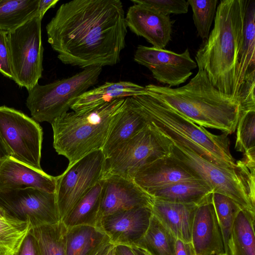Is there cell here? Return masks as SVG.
I'll return each instance as SVG.
<instances>
[{
  "label": "cell",
  "instance_id": "5b68a950",
  "mask_svg": "<svg viewBox=\"0 0 255 255\" xmlns=\"http://www.w3.org/2000/svg\"><path fill=\"white\" fill-rule=\"evenodd\" d=\"M125 98L89 109L68 112L51 123L53 147L70 166L85 156L103 149L113 120Z\"/></svg>",
  "mask_w": 255,
  "mask_h": 255
},
{
  "label": "cell",
  "instance_id": "484cf974",
  "mask_svg": "<svg viewBox=\"0 0 255 255\" xmlns=\"http://www.w3.org/2000/svg\"><path fill=\"white\" fill-rule=\"evenodd\" d=\"M103 181L101 180L79 201L62 221L68 227L87 225L98 228Z\"/></svg>",
  "mask_w": 255,
  "mask_h": 255
},
{
  "label": "cell",
  "instance_id": "277c9868",
  "mask_svg": "<svg viewBox=\"0 0 255 255\" xmlns=\"http://www.w3.org/2000/svg\"><path fill=\"white\" fill-rule=\"evenodd\" d=\"M134 97L148 125L159 133L215 164L227 168L238 166L230 151L228 133H211L147 92Z\"/></svg>",
  "mask_w": 255,
  "mask_h": 255
},
{
  "label": "cell",
  "instance_id": "1f68e13d",
  "mask_svg": "<svg viewBox=\"0 0 255 255\" xmlns=\"http://www.w3.org/2000/svg\"><path fill=\"white\" fill-rule=\"evenodd\" d=\"M32 228L29 221L0 216V255H14Z\"/></svg>",
  "mask_w": 255,
  "mask_h": 255
},
{
  "label": "cell",
  "instance_id": "d4e9b609",
  "mask_svg": "<svg viewBox=\"0 0 255 255\" xmlns=\"http://www.w3.org/2000/svg\"><path fill=\"white\" fill-rule=\"evenodd\" d=\"M255 213L241 209L233 224L228 255H255Z\"/></svg>",
  "mask_w": 255,
  "mask_h": 255
},
{
  "label": "cell",
  "instance_id": "9c48e42d",
  "mask_svg": "<svg viewBox=\"0 0 255 255\" xmlns=\"http://www.w3.org/2000/svg\"><path fill=\"white\" fill-rule=\"evenodd\" d=\"M41 20L36 15L7 35L12 80L28 91L38 84L43 71Z\"/></svg>",
  "mask_w": 255,
  "mask_h": 255
},
{
  "label": "cell",
  "instance_id": "4316f807",
  "mask_svg": "<svg viewBox=\"0 0 255 255\" xmlns=\"http://www.w3.org/2000/svg\"><path fill=\"white\" fill-rule=\"evenodd\" d=\"M39 0H0V30L9 33L38 15Z\"/></svg>",
  "mask_w": 255,
  "mask_h": 255
},
{
  "label": "cell",
  "instance_id": "8fae6325",
  "mask_svg": "<svg viewBox=\"0 0 255 255\" xmlns=\"http://www.w3.org/2000/svg\"><path fill=\"white\" fill-rule=\"evenodd\" d=\"M105 155L102 149L85 156L56 176L55 196L61 221L102 180Z\"/></svg>",
  "mask_w": 255,
  "mask_h": 255
},
{
  "label": "cell",
  "instance_id": "f35d334b",
  "mask_svg": "<svg viewBox=\"0 0 255 255\" xmlns=\"http://www.w3.org/2000/svg\"><path fill=\"white\" fill-rule=\"evenodd\" d=\"M114 246L108 237L105 240L94 248L89 255H106L108 251Z\"/></svg>",
  "mask_w": 255,
  "mask_h": 255
},
{
  "label": "cell",
  "instance_id": "4fadbf2b",
  "mask_svg": "<svg viewBox=\"0 0 255 255\" xmlns=\"http://www.w3.org/2000/svg\"><path fill=\"white\" fill-rule=\"evenodd\" d=\"M134 61L147 67L153 77L168 87L184 83L197 67L188 48L181 53L164 49L138 45L133 57Z\"/></svg>",
  "mask_w": 255,
  "mask_h": 255
},
{
  "label": "cell",
  "instance_id": "bcb514c9",
  "mask_svg": "<svg viewBox=\"0 0 255 255\" xmlns=\"http://www.w3.org/2000/svg\"><path fill=\"white\" fill-rule=\"evenodd\" d=\"M115 255H116V254H115Z\"/></svg>",
  "mask_w": 255,
  "mask_h": 255
},
{
  "label": "cell",
  "instance_id": "6da1fadb",
  "mask_svg": "<svg viewBox=\"0 0 255 255\" xmlns=\"http://www.w3.org/2000/svg\"><path fill=\"white\" fill-rule=\"evenodd\" d=\"M125 16L120 0L64 3L46 26L48 42L64 64L82 69L115 65L126 46Z\"/></svg>",
  "mask_w": 255,
  "mask_h": 255
},
{
  "label": "cell",
  "instance_id": "2e32d148",
  "mask_svg": "<svg viewBox=\"0 0 255 255\" xmlns=\"http://www.w3.org/2000/svg\"><path fill=\"white\" fill-rule=\"evenodd\" d=\"M212 193L198 205L194 214L191 243L195 255H216L225 253L222 235L212 202Z\"/></svg>",
  "mask_w": 255,
  "mask_h": 255
},
{
  "label": "cell",
  "instance_id": "f6af8a7d",
  "mask_svg": "<svg viewBox=\"0 0 255 255\" xmlns=\"http://www.w3.org/2000/svg\"><path fill=\"white\" fill-rule=\"evenodd\" d=\"M0 216H4V215H3L1 213V212L0 211Z\"/></svg>",
  "mask_w": 255,
  "mask_h": 255
},
{
  "label": "cell",
  "instance_id": "ee69618b",
  "mask_svg": "<svg viewBox=\"0 0 255 255\" xmlns=\"http://www.w3.org/2000/svg\"><path fill=\"white\" fill-rule=\"evenodd\" d=\"M216 255H227L226 253H223V254H221Z\"/></svg>",
  "mask_w": 255,
  "mask_h": 255
},
{
  "label": "cell",
  "instance_id": "7402d4cb",
  "mask_svg": "<svg viewBox=\"0 0 255 255\" xmlns=\"http://www.w3.org/2000/svg\"><path fill=\"white\" fill-rule=\"evenodd\" d=\"M198 205L168 202L153 199L152 214L178 240L191 242L194 214Z\"/></svg>",
  "mask_w": 255,
  "mask_h": 255
},
{
  "label": "cell",
  "instance_id": "30bf717a",
  "mask_svg": "<svg viewBox=\"0 0 255 255\" xmlns=\"http://www.w3.org/2000/svg\"><path fill=\"white\" fill-rule=\"evenodd\" d=\"M0 139L8 156L39 170L43 131L40 125L23 113L0 107Z\"/></svg>",
  "mask_w": 255,
  "mask_h": 255
},
{
  "label": "cell",
  "instance_id": "cb8c5ba5",
  "mask_svg": "<svg viewBox=\"0 0 255 255\" xmlns=\"http://www.w3.org/2000/svg\"><path fill=\"white\" fill-rule=\"evenodd\" d=\"M213 191L201 179L179 182L151 193L153 199L173 203L199 204Z\"/></svg>",
  "mask_w": 255,
  "mask_h": 255
},
{
  "label": "cell",
  "instance_id": "83f0119b",
  "mask_svg": "<svg viewBox=\"0 0 255 255\" xmlns=\"http://www.w3.org/2000/svg\"><path fill=\"white\" fill-rule=\"evenodd\" d=\"M68 227L62 221L32 227L41 255H66Z\"/></svg>",
  "mask_w": 255,
  "mask_h": 255
},
{
  "label": "cell",
  "instance_id": "f1b7e54d",
  "mask_svg": "<svg viewBox=\"0 0 255 255\" xmlns=\"http://www.w3.org/2000/svg\"><path fill=\"white\" fill-rule=\"evenodd\" d=\"M176 239L153 214L148 228L136 246L150 255H175Z\"/></svg>",
  "mask_w": 255,
  "mask_h": 255
},
{
  "label": "cell",
  "instance_id": "e0dca14e",
  "mask_svg": "<svg viewBox=\"0 0 255 255\" xmlns=\"http://www.w3.org/2000/svg\"><path fill=\"white\" fill-rule=\"evenodd\" d=\"M125 18L127 27L154 47L164 49L171 40L172 21L169 15L145 5L133 3L128 8Z\"/></svg>",
  "mask_w": 255,
  "mask_h": 255
},
{
  "label": "cell",
  "instance_id": "e575fe53",
  "mask_svg": "<svg viewBox=\"0 0 255 255\" xmlns=\"http://www.w3.org/2000/svg\"><path fill=\"white\" fill-rule=\"evenodd\" d=\"M133 3L148 6L164 15L184 14L188 11L189 4L185 0H131Z\"/></svg>",
  "mask_w": 255,
  "mask_h": 255
},
{
  "label": "cell",
  "instance_id": "603a6c76",
  "mask_svg": "<svg viewBox=\"0 0 255 255\" xmlns=\"http://www.w3.org/2000/svg\"><path fill=\"white\" fill-rule=\"evenodd\" d=\"M146 92L145 87L129 81L106 82L83 93L71 109L73 111L85 110L117 99L138 96Z\"/></svg>",
  "mask_w": 255,
  "mask_h": 255
},
{
  "label": "cell",
  "instance_id": "ba28073f",
  "mask_svg": "<svg viewBox=\"0 0 255 255\" xmlns=\"http://www.w3.org/2000/svg\"><path fill=\"white\" fill-rule=\"evenodd\" d=\"M170 148V140L148 125L105 157L102 179L111 176L130 178L143 166L169 155Z\"/></svg>",
  "mask_w": 255,
  "mask_h": 255
},
{
  "label": "cell",
  "instance_id": "4dcf8cb0",
  "mask_svg": "<svg viewBox=\"0 0 255 255\" xmlns=\"http://www.w3.org/2000/svg\"><path fill=\"white\" fill-rule=\"evenodd\" d=\"M236 130L235 148L244 153L243 160L249 168H255V109L242 112Z\"/></svg>",
  "mask_w": 255,
  "mask_h": 255
},
{
  "label": "cell",
  "instance_id": "d6986e66",
  "mask_svg": "<svg viewBox=\"0 0 255 255\" xmlns=\"http://www.w3.org/2000/svg\"><path fill=\"white\" fill-rule=\"evenodd\" d=\"M237 81L241 92L255 100V0H246L243 35L238 57Z\"/></svg>",
  "mask_w": 255,
  "mask_h": 255
},
{
  "label": "cell",
  "instance_id": "7c38bea8",
  "mask_svg": "<svg viewBox=\"0 0 255 255\" xmlns=\"http://www.w3.org/2000/svg\"><path fill=\"white\" fill-rule=\"evenodd\" d=\"M0 211L32 227L61 221L55 193L32 188L0 191Z\"/></svg>",
  "mask_w": 255,
  "mask_h": 255
},
{
  "label": "cell",
  "instance_id": "ab89813d",
  "mask_svg": "<svg viewBox=\"0 0 255 255\" xmlns=\"http://www.w3.org/2000/svg\"><path fill=\"white\" fill-rule=\"evenodd\" d=\"M59 0H39L38 13L42 19L46 12L50 8L53 7L58 2Z\"/></svg>",
  "mask_w": 255,
  "mask_h": 255
},
{
  "label": "cell",
  "instance_id": "5bb4252c",
  "mask_svg": "<svg viewBox=\"0 0 255 255\" xmlns=\"http://www.w3.org/2000/svg\"><path fill=\"white\" fill-rule=\"evenodd\" d=\"M152 213L151 206L118 211L103 217L98 225L115 246H136L147 231Z\"/></svg>",
  "mask_w": 255,
  "mask_h": 255
},
{
  "label": "cell",
  "instance_id": "60d3db41",
  "mask_svg": "<svg viewBox=\"0 0 255 255\" xmlns=\"http://www.w3.org/2000/svg\"><path fill=\"white\" fill-rule=\"evenodd\" d=\"M115 253L116 255H135L130 247L124 245L115 246Z\"/></svg>",
  "mask_w": 255,
  "mask_h": 255
},
{
  "label": "cell",
  "instance_id": "ac0fdd59",
  "mask_svg": "<svg viewBox=\"0 0 255 255\" xmlns=\"http://www.w3.org/2000/svg\"><path fill=\"white\" fill-rule=\"evenodd\" d=\"M130 178L149 195L179 182L200 179L170 154L140 167L130 175Z\"/></svg>",
  "mask_w": 255,
  "mask_h": 255
},
{
  "label": "cell",
  "instance_id": "ffe728a7",
  "mask_svg": "<svg viewBox=\"0 0 255 255\" xmlns=\"http://www.w3.org/2000/svg\"><path fill=\"white\" fill-rule=\"evenodd\" d=\"M56 177L7 156L0 158V191L35 188L55 193Z\"/></svg>",
  "mask_w": 255,
  "mask_h": 255
},
{
  "label": "cell",
  "instance_id": "3957f363",
  "mask_svg": "<svg viewBox=\"0 0 255 255\" xmlns=\"http://www.w3.org/2000/svg\"><path fill=\"white\" fill-rule=\"evenodd\" d=\"M145 87L148 93L195 124L228 134L236 130L244 111L255 109L220 92L203 70L199 69L187 84L178 88L154 84Z\"/></svg>",
  "mask_w": 255,
  "mask_h": 255
},
{
  "label": "cell",
  "instance_id": "44dd1931",
  "mask_svg": "<svg viewBox=\"0 0 255 255\" xmlns=\"http://www.w3.org/2000/svg\"><path fill=\"white\" fill-rule=\"evenodd\" d=\"M148 125L134 96L125 98L124 104L112 124L102 149L108 156L119 145L128 139Z\"/></svg>",
  "mask_w": 255,
  "mask_h": 255
},
{
  "label": "cell",
  "instance_id": "9a60e30c",
  "mask_svg": "<svg viewBox=\"0 0 255 255\" xmlns=\"http://www.w3.org/2000/svg\"><path fill=\"white\" fill-rule=\"evenodd\" d=\"M102 180L103 187L99 222L103 217L115 212L152 206L153 198L131 178L111 176Z\"/></svg>",
  "mask_w": 255,
  "mask_h": 255
},
{
  "label": "cell",
  "instance_id": "d6a6232c",
  "mask_svg": "<svg viewBox=\"0 0 255 255\" xmlns=\"http://www.w3.org/2000/svg\"><path fill=\"white\" fill-rule=\"evenodd\" d=\"M212 199L222 235L225 252L227 255L233 226L238 213L242 209L230 198L220 193L213 192Z\"/></svg>",
  "mask_w": 255,
  "mask_h": 255
},
{
  "label": "cell",
  "instance_id": "d590c367",
  "mask_svg": "<svg viewBox=\"0 0 255 255\" xmlns=\"http://www.w3.org/2000/svg\"><path fill=\"white\" fill-rule=\"evenodd\" d=\"M7 35V33L0 30V72L13 79Z\"/></svg>",
  "mask_w": 255,
  "mask_h": 255
},
{
  "label": "cell",
  "instance_id": "7a4b0ae2",
  "mask_svg": "<svg viewBox=\"0 0 255 255\" xmlns=\"http://www.w3.org/2000/svg\"><path fill=\"white\" fill-rule=\"evenodd\" d=\"M246 0H222L217 7L214 25L195 56L212 85L222 93L250 107L255 100L240 91L237 81L238 57L241 43Z\"/></svg>",
  "mask_w": 255,
  "mask_h": 255
},
{
  "label": "cell",
  "instance_id": "f546056e",
  "mask_svg": "<svg viewBox=\"0 0 255 255\" xmlns=\"http://www.w3.org/2000/svg\"><path fill=\"white\" fill-rule=\"evenodd\" d=\"M68 228L66 255H89L108 238L95 227L80 225Z\"/></svg>",
  "mask_w": 255,
  "mask_h": 255
},
{
  "label": "cell",
  "instance_id": "74e56055",
  "mask_svg": "<svg viewBox=\"0 0 255 255\" xmlns=\"http://www.w3.org/2000/svg\"><path fill=\"white\" fill-rule=\"evenodd\" d=\"M175 255H195L191 243H186L176 239L175 245Z\"/></svg>",
  "mask_w": 255,
  "mask_h": 255
},
{
  "label": "cell",
  "instance_id": "52a82bcc",
  "mask_svg": "<svg viewBox=\"0 0 255 255\" xmlns=\"http://www.w3.org/2000/svg\"><path fill=\"white\" fill-rule=\"evenodd\" d=\"M102 71V67H90L68 78L36 84L28 91L26 103L32 119L51 124L68 112L77 99L98 82Z\"/></svg>",
  "mask_w": 255,
  "mask_h": 255
},
{
  "label": "cell",
  "instance_id": "b9f144b4",
  "mask_svg": "<svg viewBox=\"0 0 255 255\" xmlns=\"http://www.w3.org/2000/svg\"><path fill=\"white\" fill-rule=\"evenodd\" d=\"M7 153L6 151V150L0 139V158H3L4 157L7 156Z\"/></svg>",
  "mask_w": 255,
  "mask_h": 255
},
{
  "label": "cell",
  "instance_id": "8d00e7d4",
  "mask_svg": "<svg viewBox=\"0 0 255 255\" xmlns=\"http://www.w3.org/2000/svg\"><path fill=\"white\" fill-rule=\"evenodd\" d=\"M14 255H41L37 243L30 232Z\"/></svg>",
  "mask_w": 255,
  "mask_h": 255
},
{
  "label": "cell",
  "instance_id": "836d02e7",
  "mask_svg": "<svg viewBox=\"0 0 255 255\" xmlns=\"http://www.w3.org/2000/svg\"><path fill=\"white\" fill-rule=\"evenodd\" d=\"M193 11V19L198 35L203 40L208 38L214 20L218 0H188Z\"/></svg>",
  "mask_w": 255,
  "mask_h": 255
},
{
  "label": "cell",
  "instance_id": "8992f818",
  "mask_svg": "<svg viewBox=\"0 0 255 255\" xmlns=\"http://www.w3.org/2000/svg\"><path fill=\"white\" fill-rule=\"evenodd\" d=\"M169 140L170 154L178 163L204 181L213 192L225 195L242 209L255 213V171L250 170L243 159L237 161L236 168L223 167L184 145Z\"/></svg>",
  "mask_w": 255,
  "mask_h": 255
},
{
  "label": "cell",
  "instance_id": "7bdbcfd3",
  "mask_svg": "<svg viewBox=\"0 0 255 255\" xmlns=\"http://www.w3.org/2000/svg\"><path fill=\"white\" fill-rule=\"evenodd\" d=\"M106 255H115V246H113Z\"/></svg>",
  "mask_w": 255,
  "mask_h": 255
}]
</instances>
